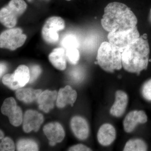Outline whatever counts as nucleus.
<instances>
[{"instance_id": "nucleus-34", "label": "nucleus", "mask_w": 151, "mask_h": 151, "mask_svg": "<svg viewBox=\"0 0 151 151\" xmlns=\"http://www.w3.org/2000/svg\"><path fill=\"white\" fill-rule=\"evenodd\" d=\"M66 1H70V0H66Z\"/></svg>"}, {"instance_id": "nucleus-14", "label": "nucleus", "mask_w": 151, "mask_h": 151, "mask_svg": "<svg viewBox=\"0 0 151 151\" xmlns=\"http://www.w3.org/2000/svg\"><path fill=\"white\" fill-rule=\"evenodd\" d=\"M43 131L50 141L60 143L65 137L64 129L58 122H52L47 124L44 127Z\"/></svg>"}, {"instance_id": "nucleus-4", "label": "nucleus", "mask_w": 151, "mask_h": 151, "mask_svg": "<svg viewBox=\"0 0 151 151\" xmlns=\"http://www.w3.org/2000/svg\"><path fill=\"white\" fill-rule=\"evenodd\" d=\"M27 7V5L24 0H11L7 5L1 9V23L9 28L14 27L18 18L24 12Z\"/></svg>"}, {"instance_id": "nucleus-5", "label": "nucleus", "mask_w": 151, "mask_h": 151, "mask_svg": "<svg viewBox=\"0 0 151 151\" xmlns=\"http://www.w3.org/2000/svg\"><path fill=\"white\" fill-rule=\"evenodd\" d=\"M65 27L64 20L59 17H52L47 20L42 29L44 40L48 44H54L59 40L58 32Z\"/></svg>"}, {"instance_id": "nucleus-22", "label": "nucleus", "mask_w": 151, "mask_h": 151, "mask_svg": "<svg viewBox=\"0 0 151 151\" xmlns=\"http://www.w3.org/2000/svg\"><path fill=\"white\" fill-rule=\"evenodd\" d=\"M2 81L3 84L12 90L21 88L19 84L15 80L14 73L6 74L3 76Z\"/></svg>"}, {"instance_id": "nucleus-32", "label": "nucleus", "mask_w": 151, "mask_h": 151, "mask_svg": "<svg viewBox=\"0 0 151 151\" xmlns=\"http://www.w3.org/2000/svg\"><path fill=\"white\" fill-rule=\"evenodd\" d=\"M150 21L151 22V9L150 10Z\"/></svg>"}, {"instance_id": "nucleus-11", "label": "nucleus", "mask_w": 151, "mask_h": 151, "mask_svg": "<svg viewBox=\"0 0 151 151\" xmlns=\"http://www.w3.org/2000/svg\"><path fill=\"white\" fill-rule=\"evenodd\" d=\"M70 127L73 134L78 139L84 140L89 137V124L83 117L74 116L70 121Z\"/></svg>"}, {"instance_id": "nucleus-7", "label": "nucleus", "mask_w": 151, "mask_h": 151, "mask_svg": "<svg viewBox=\"0 0 151 151\" xmlns=\"http://www.w3.org/2000/svg\"><path fill=\"white\" fill-rule=\"evenodd\" d=\"M27 36L20 28H11L3 32L0 35L1 48L14 50L23 45Z\"/></svg>"}, {"instance_id": "nucleus-16", "label": "nucleus", "mask_w": 151, "mask_h": 151, "mask_svg": "<svg viewBox=\"0 0 151 151\" xmlns=\"http://www.w3.org/2000/svg\"><path fill=\"white\" fill-rule=\"evenodd\" d=\"M56 91L46 90L42 92L37 98L39 108L45 113H48L54 107V102L57 98Z\"/></svg>"}, {"instance_id": "nucleus-12", "label": "nucleus", "mask_w": 151, "mask_h": 151, "mask_svg": "<svg viewBox=\"0 0 151 151\" xmlns=\"http://www.w3.org/2000/svg\"><path fill=\"white\" fill-rule=\"evenodd\" d=\"M129 102L127 93L122 90H118L115 94V101L110 110V114L114 117H122L125 113Z\"/></svg>"}, {"instance_id": "nucleus-9", "label": "nucleus", "mask_w": 151, "mask_h": 151, "mask_svg": "<svg viewBox=\"0 0 151 151\" xmlns=\"http://www.w3.org/2000/svg\"><path fill=\"white\" fill-rule=\"evenodd\" d=\"M147 121V116L145 111L137 110L131 111L124 119V131L127 133H132L138 124H145Z\"/></svg>"}, {"instance_id": "nucleus-2", "label": "nucleus", "mask_w": 151, "mask_h": 151, "mask_svg": "<svg viewBox=\"0 0 151 151\" xmlns=\"http://www.w3.org/2000/svg\"><path fill=\"white\" fill-rule=\"evenodd\" d=\"M150 46L147 40L140 37L122 52V65L126 71L139 74L148 65Z\"/></svg>"}, {"instance_id": "nucleus-21", "label": "nucleus", "mask_w": 151, "mask_h": 151, "mask_svg": "<svg viewBox=\"0 0 151 151\" xmlns=\"http://www.w3.org/2000/svg\"><path fill=\"white\" fill-rule=\"evenodd\" d=\"M17 150L19 151H38L37 144L34 141L29 139H22L17 143Z\"/></svg>"}, {"instance_id": "nucleus-29", "label": "nucleus", "mask_w": 151, "mask_h": 151, "mask_svg": "<svg viewBox=\"0 0 151 151\" xmlns=\"http://www.w3.org/2000/svg\"><path fill=\"white\" fill-rule=\"evenodd\" d=\"M6 69L7 67L5 64L3 63H1V65H0V75H1V77L5 72Z\"/></svg>"}, {"instance_id": "nucleus-17", "label": "nucleus", "mask_w": 151, "mask_h": 151, "mask_svg": "<svg viewBox=\"0 0 151 151\" xmlns=\"http://www.w3.org/2000/svg\"><path fill=\"white\" fill-rule=\"evenodd\" d=\"M48 58L56 69L63 70L66 68L67 58L65 49L62 47L54 49L49 55Z\"/></svg>"}, {"instance_id": "nucleus-31", "label": "nucleus", "mask_w": 151, "mask_h": 151, "mask_svg": "<svg viewBox=\"0 0 151 151\" xmlns=\"http://www.w3.org/2000/svg\"><path fill=\"white\" fill-rule=\"evenodd\" d=\"M56 143L55 142H52V141H50L49 145L51 146H54L55 145Z\"/></svg>"}, {"instance_id": "nucleus-19", "label": "nucleus", "mask_w": 151, "mask_h": 151, "mask_svg": "<svg viewBox=\"0 0 151 151\" xmlns=\"http://www.w3.org/2000/svg\"><path fill=\"white\" fill-rule=\"evenodd\" d=\"M15 80L21 87H23L29 82L30 73L29 68L26 65H20L14 73Z\"/></svg>"}, {"instance_id": "nucleus-3", "label": "nucleus", "mask_w": 151, "mask_h": 151, "mask_svg": "<svg viewBox=\"0 0 151 151\" xmlns=\"http://www.w3.org/2000/svg\"><path fill=\"white\" fill-rule=\"evenodd\" d=\"M122 52L109 42L101 44L97 52V62L103 70L113 73L122 69Z\"/></svg>"}, {"instance_id": "nucleus-30", "label": "nucleus", "mask_w": 151, "mask_h": 151, "mask_svg": "<svg viewBox=\"0 0 151 151\" xmlns=\"http://www.w3.org/2000/svg\"><path fill=\"white\" fill-rule=\"evenodd\" d=\"M0 132H0V134H1V135H0V139H1L2 140L3 139H4V133H3V132L1 130Z\"/></svg>"}, {"instance_id": "nucleus-18", "label": "nucleus", "mask_w": 151, "mask_h": 151, "mask_svg": "<svg viewBox=\"0 0 151 151\" xmlns=\"http://www.w3.org/2000/svg\"><path fill=\"white\" fill-rule=\"evenodd\" d=\"M42 92L41 89L25 88L18 89L15 94L18 100L26 103H29L37 99Z\"/></svg>"}, {"instance_id": "nucleus-33", "label": "nucleus", "mask_w": 151, "mask_h": 151, "mask_svg": "<svg viewBox=\"0 0 151 151\" xmlns=\"http://www.w3.org/2000/svg\"><path fill=\"white\" fill-rule=\"evenodd\" d=\"M27 1L29 2H31L32 1V0H27Z\"/></svg>"}, {"instance_id": "nucleus-20", "label": "nucleus", "mask_w": 151, "mask_h": 151, "mask_svg": "<svg viewBox=\"0 0 151 151\" xmlns=\"http://www.w3.org/2000/svg\"><path fill=\"white\" fill-rule=\"evenodd\" d=\"M147 150V145L143 140L140 139H133L127 141L123 150L146 151Z\"/></svg>"}, {"instance_id": "nucleus-8", "label": "nucleus", "mask_w": 151, "mask_h": 151, "mask_svg": "<svg viewBox=\"0 0 151 151\" xmlns=\"http://www.w3.org/2000/svg\"><path fill=\"white\" fill-rule=\"evenodd\" d=\"M1 111L3 115L8 116L11 124L14 127H19L23 121L22 109L17 105L13 97L6 98L4 101Z\"/></svg>"}, {"instance_id": "nucleus-6", "label": "nucleus", "mask_w": 151, "mask_h": 151, "mask_svg": "<svg viewBox=\"0 0 151 151\" xmlns=\"http://www.w3.org/2000/svg\"><path fill=\"white\" fill-rule=\"evenodd\" d=\"M139 37L137 27L129 30L111 32L108 35L109 42L122 52Z\"/></svg>"}, {"instance_id": "nucleus-27", "label": "nucleus", "mask_w": 151, "mask_h": 151, "mask_svg": "<svg viewBox=\"0 0 151 151\" xmlns=\"http://www.w3.org/2000/svg\"><path fill=\"white\" fill-rule=\"evenodd\" d=\"M41 73V69L39 65H34L32 66L31 68V71H30V78L29 81V83L34 82L40 75Z\"/></svg>"}, {"instance_id": "nucleus-24", "label": "nucleus", "mask_w": 151, "mask_h": 151, "mask_svg": "<svg viewBox=\"0 0 151 151\" xmlns=\"http://www.w3.org/2000/svg\"><path fill=\"white\" fill-rule=\"evenodd\" d=\"M62 45L65 49L77 48L78 46V41L75 36L70 35L63 39L62 41Z\"/></svg>"}, {"instance_id": "nucleus-28", "label": "nucleus", "mask_w": 151, "mask_h": 151, "mask_svg": "<svg viewBox=\"0 0 151 151\" xmlns=\"http://www.w3.org/2000/svg\"><path fill=\"white\" fill-rule=\"evenodd\" d=\"M69 151H92L91 149L88 147L87 146L82 144H78L70 147L68 149Z\"/></svg>"}, {"instance_id": "nucleus-13", "label": "nucleus", "mask_w": 151, "mask_h": 151, "mask_svg": "<svg viewBox=\"0 0 151 151\" xmlns=\"http://www.w3.org/2000/svg\"><path fill=\"white\" fill-rule=\"evenodd\" d=\"M97 138L101 145L104 147L110 145L116 139V132L115 127L108 123L103 124L98 130Z\"/></svg>"}, {"instance_id": "nucleus-25", "label": "nucleus", "mask_w": 151, "mask_h": 151, "mask_svg": "<svg viewBox=\"0 0 151 151\" xmlns=\"http://www.w3.org/2000/svg\"><path fill=\"white\" fill-rule=\"evenodd\" d=\"M15 145L13 141L8 137H6L2 139L0 144L1 151H14L15 150Z\"/></svg>"}, {"instance_id": "nucleus-15", "label": "nucleus", "mask_w": 151, "mask_h": 151, "mask_svg": "<svg viewBox=\"0 0 151 151\" xmlns=\"http://www.w3.org/2000/svg\"><path fill=\"white\" fill-rule=\"evenodd\" d=\"M77 97V93L76 90L67 85L60 89L56 100V105L58 108H62L69 104L73 106Z\"/></svg>"}, {"instance_id": "nucleus-10", "label": "nucleus", "mask_w": 151, "mask_h": 151, "mask_svg": "<svg viewBox=\"0 0 151 151\" xmlns=\"http://www.w3.org/2000/svg\"><path fill=\"white\" fill-rule=\"evenodd\" d=\"M43 122L42 114L34 110H28L24 114L23 129L26 133L32 131L37 132Z\"/></svg>"}, {"instance_id": "nucleus-23", "label": "nucleus", "mask_w": 151, "mask_h": 151, "mask_svg": "<svg viewBox=\"0 0 151 151\" xmlns=\"http://www.w3.org/2000/svg\"><path fill=\"white\" fill-rule=\"evenodd\" d=\"M66 58L70 64L76 65L80 58V53L77 48L67 49L65 50Z\"/></svg>"}, {"instance_id": "nucleus-1", "label": "nucleus", "mask_w": 151, "mask_h": 151, "mask_svg": "<svg viewBox=\"0 0 151 151\" xmlns=\"http://www.w3.org/2000/svg\"><path fill=\"white\" fill-rule=\"evenodd\" d=\"M137 17L129 7L123 3L114 2L104 9L101 24L109 32L133 29L137 27Z\"/></svg>"}, {"instance_id": "nucleus-26", "label": "nucleus", "mask_w": 151, "mask_h": 151, "mask_svg": "<svg viewBox=\"0 0 151 151\" xmlns=\"http://www.w3.org/2000/svg\"><path fill=\"white\" fill-rule=\"evenodd\" d=\"M143 97L148 101H151V79L146 81L142 88Z\"/></svg>"}]
</instances>
